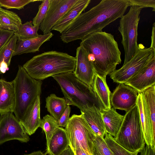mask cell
Segmentation results:
<instances>
[{
    "label": "cell",
    "mask_w": 155,
    "mask_h": 155,
    "mask_svg": "<svg viewBox=\"0 0 155 155\" xmlns=\"http://www.w3.org/2000/svg\"><path fill=\"white\" fill-rule=\"evenodd\" d=\"M130 6L129 0H102L89 10L81 13L61 33L62 41L68 43L81 40L102 29L124 15Z\"/></svg>",
    "instance_id": "cell-1"
},
{
    "label": "cell",
    "mask_w": 155,
    "mask_h": 155,
    "mask_svg": "<svg viewBox=\"0 0 155 155\" xmlns=\"http://www.w3.org/2000/svg\"><path fill=\"white\" fill-rule=\"evenodd\" d=\"M80 45L88 52V57L96 73L106 78L116 70L121 62V52L117 42L110 33L101 31L84 37Z\"/></svg>",
    "instance_id": "cell-2"
},
{
    "label": "cell",
    "mask_w": 155,
    "mask_h": 155,
    "mask_svg": "<svg viewBox=\"0 0 155 155\" xmlns=\"http://www.w3.org/2000/svg\"><path fill=\"white\" fill-rule=\"evenodd\" d=\"M75 64V57L52 51L34 56L22 67L31 78L41 81L55 75L73 72Z\"/></svg>",
    "instance_id": "cell-3"
},
{
    "label": "cell",
    "mask_w": 155,
    "mask_h": 155,
    "mask_svg": "<svg viewBox=\"0 0 155 155\" xmlns=\"http://www.w3.org/2000/svg\"><path fill=\"white\" fill-rule=\"evenodd\" d=\"M60 86L67 105H72L81 111L87 106H94L101 110L106 109L100 101L91 87L78 79L73 72L52 76Z\"/></svg>",
    "instance_id": "cell-4"
},
{
    "label": "cell",
    "mask_w": 155,
    "mask_h": 155,
    "mask_svg": "<svg viewBox=\"0 0 155 155\" xmlns=\"http://www.w3.org/2000/svg\"><path fill=\"white\" fill-rule=\"evenodd\" d=\"M15 105L13 113L21 121L28 109L41 94L42 81L30 76L23 67L18 65L16 76L12 81Z\"/></svg>",
    "instance_id": "cell-5"
},
{
    "label": "cell",
    "mask_w": 155,
    "mask_h": 155,
    "mask_svg": "<svg viewBox=\"0 0 155 155\" xmlns=\"http://www.w3.org/2000/svg\"><path fill=\"white\" fill-rule=\"evenodd\" d=\"M126 112L120 129L114 138L116 142L127 150L139 153L146 143L137 104Z\"/></svg>",
    "instance_id": "cell-6"
},
{
    "label": "cell",
    "mask_w": 155,
    "mask_h": 155,
    "mask_svg": "<svg viewBox=\"0 0 155 155\" xmlns=\"http://www.w3.org/2000/svg\"><path fill=\"white\" fill-rule=\"evenodd\" d=\"M142 9L135 5L130 6L129 12L120 21L118 30L122 36L125 53L123 64L134 57L140 48L137 43V29Z\"/></svg>",
    "instance_id": "cell-7"
},
{
    "label": "cell",
    "mask_w": 155,
    "mask_h": 155,
    "mask_svg": "<svg viewBox=\"0 0 155 155\" xmlns=\"http://www.w3.org/2000/svg\"><path fill=\"white\" fill-rule=\"evenodd\" d=\"M65 129L71 150L80 148L88 155H93L92 140L95 134L81 114L72 115Z\"/></svg>",
    "instance_id": "cell-8"
},
{
    "label": "cell",
    "mask_w": 155,
    "mask_h": 155,
    "mask_svg": "<svg viewBox=\"0 0 155 155\" xmlns=\"http://www.w3.org/2000/svg\"><path fill=\"white\" fill-rule=\"evenodd\" d=\"M155 59V51L153 49L140 48L129 61L110 75V78L114 82L125 84Z\"/></svg>",
    "instance_id": "cell-9"
},
{
    "label": "cell",
    "mask_w": 155,
    "mask_h": 155,
    "mask_svg": "<svg viewBox=\"0 0 155 155\" xmlns=\"http://www.w3.org/2000/svg\"><path fill=\"white\" fill-rule=\"evenodd\" d=\"M29 136L13 112L0 114V145L13 140L27 143L30 140Z\"/></svg>",
    "instance_id": "cell-10"
},
{
    "label": "cell",
    "mask_w": 155,
    "mask_h": 155,
    "mask_svg": "<svg viewBox=\"0 0 155 155\" xmlns=\"http://www.w3.org/2000/svg\"><path fill=\"white\" fill-rule=\"evenodd\" d=\"M78 0H50L46 16L39 26L43 34L51 32L53 27Z\"/></svg>",
    "instance_id": "cell-11"
},
{
    "label": "cell",
    "mask_w": 155,
    "mask_h": 155,
    "mask_svg": "<svg viewBox=\"0 0 155 155\" xmlns=\"http://www.w3.org/2000/svg\"><path fill=\"white\" fill-rule=\"evenodd\" d=\"M119 84L111 94V106L115 109L127 112L137 104L138 93L130 86L124 83Z\"/></svg>",
    "instance_id": "cell-12"
},
{
    "label": "cell",
    "mask_w": 155,
    "mask_h": 155,
    "mask_svg": "<svg viewBox=\"0 0 155 155\" xmlns=\"http://www.w3.org/2000/svg\"><path fill=\"white\" fill-rule=\"evenodd\" d=\"M88 51L80 45L76 49V64L73 72L79 80L90 87L96 74L95 69L88 57Z\"/></svg>",
    "instance_id": "cell-13"
},
{
    "label": "cell",
    "mask_w": 155,
    "mask_h": 155,
    "mask_svg": "<svg viewBox=\"0 0 155 155\" xmlns=\"http://www.w3.org/2000/svg\"><path fill=\"white\" fill-rule=\"evenodd\" d=\"M124 84L131 86L138 93L155 85V59Z\"/></svg>",
    "instance_id": "cell-14"
},
{
    "label": "cell",
    "mask_w": 155,
    "mask_h": 155,
    "mask_svg": "<svg viewBox=\"0 0 155 155\" xmlns=\"http://www.w3.org/2000/svg\"><path fill=\"white\" fill-rule=\"evenodd\" d=\"M137 104L146 144L155 149V136L153 134L150 115L141 93H138Z\"/></svg>",
    "instance_id": "cell-15"
},
{
    "label": "cell",
    "mask_w": 155,
    "mask_h": 155,
    "mask_svg": "<svg viewBox=\"0 0 155 155\" xmlns=\"http://www.w3.org/2000/svg\"><path fill=\"white\" fill-rule=\"evenodd\" d=\"M41 120L40 96H38L28 109L20 122L26 133L31 135L39 127Z\"/></svg>",
    "instance_id": "cell-16"
},
{
    "label": "cell",
    "mask_w": 155,
    "mask_h": 155,
    "mask_svg": "<svg viewBox=\"0 0 155 155\" xmlns=\"http://www.w3.org/2000/svg\"><path fill=\"white\" fill-rule=\"evenodd\" d=\"M81 114L94 133L104 138L107 133L103 120L101 110L94 106H86L81 111Z\"/></svg>",
    "instance_id": "cell-17"
},
{
    "label": "cell",
    "mask_w": 155,
    "mask_h": 155,
    "mask_svg": "<svg viewBox=\"0 0 155 155\" xmlns=\"http://www.w3.org/2000/svg\"><path fill=\"white\" fill-rule=\"evenodd\" d=\"M53 35L52 33L50 32L46 34L39 35L34 38L25 40L18 39L13 56L39 51L41 45L49 40Z\"/></svg>",
    "instance_id": "cell-18"
},
{
    "label": "cell",
    "mask_w": 155,
    "mask_h": 155,
    "mask_svg": "<svg viewBox=\"0 0 155 155\" xmlns=\"http://www.w3.org/2000/svg\"><path fill=\"white\" fill-rule=\"evenodd\" d=\"M46 152L49 155H60L69 147V141L66 130L58 127L47 143Z\"/></svg>",
    "instance_id": "cell-19"
},
{
    "label": "cell",
    "mask_w": 155,
    "mask_h": 155,
    "mask_svg": "<svg viewBox=\"0 0 155 155\" xmlns=\"http://www.w3.org/2000/svg\"><path fill=\"white\" fill-rule=\"evenodd\" d=\"M91 0L78 1L55 24L51 31L55 30L61 33L82 12L84 11Z\"/></svg>",
    "instance_id": "cell-20"
},
{
    "label": "cell",
    "mask_w": 155,
    "mask_h": 155,
    "mask_svg": "<svg viewBox=\"0 0 155 155\" xmlns=\"http://www.w3.org/2000/svg\"><path fill=\"white\" fill-rule=\"evenodd\" d=\"M15 94L12 81H8L0 79V114L13 112Z\"/></svg>",
    "instance_id": "cell-21"
},
{
    "label": "cell",
    "mask_w": 155,
    "mask_h": 155,
    "mask_svg": "<svg viewBox=\"0 0 155 155\" xmlns=\"http://www.w3.org/2000/svg\"><path fill=\"white\" fill-rule=\"evenodd\" d=\"M101 112L107 133L114 137L121 126L124 115L119 114L112 107L101 110Z\"/></svg>",
    "instance_id": "cell-22"
},
{
    "label": "cell",
    "mask_w": 155,
    "mask_h": 155,
    "mask_svg": "<svg viewBox=\"0 0 155 155\" xmlns=\"http://www.w3.org/2000/svg\"><path fill=\"white\" fill-rule=\"evenodd\" d=\"M106 78L96 73L91 87L105 107L109 109L111 107L110 101L111 93L107 84Z\"/></svg>",
    "instance_id": "cell-23"
},
{
    "label": "cell",
    "mask_w": 155,
    "mask_h": 155,
    "mask_svg": "<svg viewBox=\"0 0 155 155\" xmlns=\"http://www.w3.org/2000/svg\"><path fill=\"white\" fill-rule=\"evenodd\" d=\"M45 108L50 115L58 121L66 108L67 104L65 98L51 94L46 98Z\"/></svg>",
    "instance_id": "cell-24"
},
{
    "label": "cell",
    "mask_w": 155,
    "mask_h": 155,
    "mask_svg": "<svg viewBox=\"0 0 155 155\" xmlns=\"http://www.w3.org/2000/svg\"><path fill=\"white\" fill-rule=\"evenodd\" d=\"M17 40V37L14 35L0 50V74L5 73L9 69Z\"/></svg>",
    "instance_id": "cell-25"
},
{
    "label": "cell",
    "mask_w": 155,
    "mask_h": 155,
    "mask_svg": "<svg viewBox=\"0 0 155 155\" xmlns=\"http://www.w3.org/2000/svg\"><path fill=\"white\" fill-rule=\"evenodd\" d=\"M22 24L21 19L15 13L0 7V27L16 31Z\"/></svg>",
    "instance_id": "cell-26"
},
{
    "label": "cell",
    "mask_w": 155,
    "mask_h": 155,
    "mask_svg": "<svg viewBox=\"0 0 155 155\" xmlns=\"http://www.w3.org/2000/svg\"><path fill=\"white\" fill-rule=\"evenodd\" d=\"M141 93L143 97L150 115L153 134L155 136V85Z\"/></svg>",
    "instance_id": "cell-27"
},
{
    "label": "cell",
    "mask_w": 155,
    "mask_h": 155,
    "mask_svg": "<svg viewBox=\"0 0 155 155\" xmlns=\"http://www.w3.org/2000/svg\"><path fill=\"white\" fill-rule=\"evenodd\" d=\"M39 29V26H34L31 21H28L22 24L18 29L14 32V35L20 40L34 38L39 35L38 33Z\"/></svg>",
    "instance_id": "cell-28"
},
{
    "label": "cell",
    "mask_w": 155,
    "mask_h": 155,
    "mask_svg": "<svg viewBox=\"0 0 155 155\" xmlns=\"http://www.w3.org/2000/svg\"><path fill=\"white\" fill-rule=\"evenodd\" d=\"M58 127V121L51 115L47 114L41 119L39 127L42 128L45 134L46 144Z\"/></svg>",
    "instance_id": "cell-29"
},
{
    "label": "cell",
    "mask_w": 155,
    "mask_h": 155,
    "mask_svg": "<svg viewBox=\"0 0 155 155\" xmlns=\"http://www.w3.org/2000/svg\"><path fill=\"white\" fill-rule=\"evenodd\" d=\"M104 139L114 155H138L139 153L127 150L116 142L114 137L107 133Z\"/></svg>",
    "instance_id": "cell-30"
},
{
    "label": "cell",
    "mask_w": 155,
    "mask_h": 155,
    "mask_svg": "<svg viewBox=\"0 0 155 155\" xmlns=\"http://www.w3.org/2000/svg\"><path fill=\"white\" fill-rule=\"evenodd\" d=\"M93 155H114L104 138L95 134L92 140Z\"/></svg>",
    "instance_id": "cell-31"
},
{
    "label": "cell",
    "mask_w": 155,
    "mask_h": 155,
    "mask_svg": "<svg viewBox=\"0 0 155 155\" xmlns=\"http://www.w3.org/2000/svg\"><path fill=\"white\" fill-rule=\"evenodd\" d=\"M41 4L38 7V11L33 18L32 24L34 26H39L44 20L48 11L50 0H42Z\"/></svg>",
    "instance_id": "cell-32"
},
{
    "label": "cell",
    "mask_w": 155,
    "mask_h": 155,
    "mask_svg": "<svg viewBox=\"0 0 155 155\" xmlns=\"http://www.w3.org/2000/svg\"><path fill=\"white\" fill-rule=\"evenodd\" d=\"M32 0H0V7H3L7 9L15 8L18 10L23 8L30 3L38 1Z\"/></svg>",
    "instance_id": "cell-33"
},
{
    "label": "cell",
    "mask_w": 155,
    "mask_h": 155,
    "mask_svg": "<svg viewBox=\"0 0 155 155\" xmlns=\"http://www.w3.org/2000/svg\"><path fill=\"white\" fill-rule=\"evenodd\" d=\"M130 6L133 5L137 6L142 8L150 7L153 11H155V0H129Z\"/></svg>",
    "instance_id": "cell-34"
},
{
    "label": "cell",
    "mask_w": 155,
    "mask_h": 155,
    "mask_svg": "<svg viewBox=\"0 0 155 155\" xmlns=\"http://www.w3.org/2000/svg\"><path fill=\"white\" fill-rule=\"evenodd\" d=\"M14 32L2 29L0 27V50L14 35Z\"/></svg>",
    "instance_id": "cell-35"
},
{
    "label": "cell",
    "mask_w": 155,
    "mask_h": 155,
    "mask_svg": "<svg viewBox=\"0 0 155 155\" xmlns=\"http://www.w3.org/2000/svg\"><path fill=\"white\" fill-rule=\"evenodd\" d=\"M71 108L69 105H67L66 109L58 121L59 127L65 128L70 119Z\"/></svg>",
    "instance_id": "cell-36"
},
{
    "label": "cell",
    "mask_w": 155,
    "mask_h": 155,
    "mask_svg": "<svg viewBox=\"0 0 155 155\" xmlns=\"http://www.w3.org/2000/svg\"><path fill=\"white\" fill-rule=\"evenodd\" d=\"M139 153L140 155H155V149L146 144Z\"/></svg>",
    "instance_id": "cell-37"
},
{
    "label": "cell",
    "mask_w": 155,
    "mask_h": 155,
    "mask_svg": "<svg viewBox=\"0 0 155 155\" xmlns=\"http://www.w3.org/2000/svg\"><path fill=\"white\" fill-rule=\"evenodd\" d=\"M151 36V44L150 48H152L155 51V23L153 24V27Z\"/></svg>",
    "instance_id": "cell-38"
},
{
    "label": "cell",
    "mask_w": 155,
    "mask_h": 155,
    "mask_svg": "<svg viewBox=\"0 0 155 155\" xmlns=\"http://www.w3.org/2000/svg\"><path fill=\"white\" fill-rule=\"evenodd\" d=\"M74 155H88L86 152L80 148H77L71 150Z\"/></svg>",
    "instance_id": "cell-39"
},
{
    "label": "cell",
    "mask_w": 155,
    "mask_h": 155,
    "mask_svg": "<svg viewBox=\"0 0 155 155\" xmlns=\"http://www.w3.org/2000/svg\"><path fill=\"white\" fill-rule=\"evenodd\" d=\"M47 153L46 152L44 153L41 150L34 151L29 154H25L23 155H46Z\"/></svg>",
    "instance_id": "cell-40"
},
{
    "label": "cell",
    "mask_w": 155,
    "mask_h": 155,
    "mask_svg": "<svg viewBox=\"0 0 155 155\" xmlns=\"http://www.w3.org/2000/svg\"><path fill=\"white\" fill-rule=\"evenodd\" d=\"M60 155H74L73 152L69 147Z\"/></svg>",
    "instance_id": "cell-41"
}]
</instances>
